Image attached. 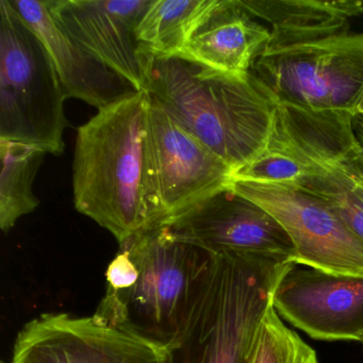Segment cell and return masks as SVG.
Listing matches in <instances>:
<instances>
[{
  "mask_svg": "<svg viewBox=\"0 0 363 363\" xmlns=\"http://www.w3.org/2000/svg\"><path fill=\"white\" fill-rule=\"evenodd\" d=\"M145 91L99 109L76 133L73 194L76 210L118 243L156 226L148 177Z\"/></svg>",
  "mask_w": 363,
  "mask_h": 363,
  "instance_id": "obj_1",
  "label": "cell"
},
{
  "mask_svg": "<svg viewBox=\"0 0 363 363\" xmlns=\"http://www.w3.org/2000/svg\"><path fill=\"white\" fill-rule=\"evenodd\" d=\"M145 92L235 174L264 150L275 106L250 73H222L180 57L150 55Z\"/></svg>",
  "mask_w": 363,
  "mask_h": 363,
  "instance_id": "obj_2",
  "label": "cell"
},
{
  "mask_svg": "<svg viewBox=\"0 0 363 363\" xmlns=\"http://www.w3.org/2000/svg\"><path fill=\"white\" fill-rule=\"evenodd\" d=\"M291 263L211 256L201 293L172 343L173 363H248L255 333Z\"/></svg>",
  "mask_w": 363,
  "mask_h": 363,
  "instance_id": "obj_3",
  "label": "cell"
},
{
  "mask_svg": "<svg viewBox=\"0 0 363 363\" xmlns=\"http://www.w3.org/2000/svg\"><path fill=\"white\" fill-rule=\"evenodd\" d=\"M248 73L277 113L354 121L363 93V35L348 29L301 43L267 45Z\"/></svg>",
  "mask_w": 363,
  "mask_h": 363,
  "instance_id": "obj_4",
  "label": "cell"
},
{
  "mask_svg": "<svg viewBox=\"0 0 363 363\" xmlns=\"http://www.w3.org/2000/svg\"><path fill=\"white\" fill-rule=\"evenodd\" d=\"M120 246L135 263L137 280L122 292H106L96 313L172 345L201 293L211 256L163 226Z\"/></svg>",
  "mask_w": 363,
  "mask_h": 363,
  "instance_id": "obj_5",
  "label": "cell"
},
{
  "mask_svg": "<svg viewBox=\"0 0 363 363\" xmlns=\"http://www.w3.org/2000/svg\"><path fill=\"white\" fill-rule=\"evenodd\" d=\"M48 48L10 0H0V139L60 156L67 99Z\"/></svg>",
  "mask_w": 363,
  "mask_h": 363,
  "instance_id": "obj_6",
  "label": "cell"
},
{
  "mask_svg": "<svg viewBox=\"0 0 363 363\" xmlns=\"http://www.w3.org/2000/svg\"><path fill=\"white\" fill-rule=\"evenodd\" d=\"M11 363H173L172 346L95 312L44 313L27 323Z\"/></svg>",
  "mask_w": 363,
  "mask_h": 363,
  "instance_id": "obj_7",
  "label": "cell"
},
{
  "mask_svg": "<svg viewBox=\"0 0 363 363\" xmlns=\"http://www.w3.org/2000/svg\"><path fill=\"white\" fill-rule=\"evenodd\" d=\"M150 99L148 177L159 225L233 188L235 171Z\"/></svg>",
  "mask_w": 363,
  "mask_h": 363,
  "instance_id": "obj_8",
  "label": "cell"
},
{
  "mask_svg": "<svg viewBox=\"0 0 363 363\" xmlns=\"http://www.w3.org/2000/svg\"><path fill=\"white\" fill-rule=\"evenodd\" d=\"M233 190L264 208L294 244L296 264L339 275H363V242L327 201L303 189L233 182Z\"/></svg>",
  "mask_w": 363,
  "mask_h": 363,
  "instance_id": "obj_9",
  "label": "cell"
},
{
  "mask_svg": "<svg viewBox=\"0 0 363 363\" xmlns=\"http://www.w3.org/2000/svg\"><path fill=\"white\" fill-rule=\"evenodd\" d=\"M157 226L210 256L242 255L296 264L294 244L284 227L264 208L233 188Z\"/></svg>",
  "mask_w": 363,
  "mask_h": 363,
  "instance_id": "obj_10",
  "label": "cell"
},
{
  "mask_svg": "<svg viewBox=\"0 0 363 363\" xmlns=\"http://www.w3.org/2000/svg\"><path fill=\"white\" fill-rule=\"evenodd\" d=\"M272 305L312 339L363 343V275L293 264L276 286Z\"/></svg>",
  "mask_w": 363,
  "mask_h": 363,
  "instance_id": "obj_11",
  "label": "cell"
},
{
  "mask_svg": "<svg viewBox=\"0 0 363 363\" xmlns=\"http://www.w3.org/2000/svg\"><path fill=\"white\" fill-rule=\"evenodd\" d=\"M154 0H46L55 22L97 60L145 91L150 54L138 27Z\"/></svg>",
  "mask_w": 363,
  "mask_h": 363,
  "instance_id": "obj_12",
  "label": "cell"
},
{
  "mask_svg": "<svg viewBox=\"0 0 363 363\" xmlns=\"http://www.w3.org/2000/svg\"><path fill=\"white\" fill-rule=\"evenodd\" d=\"M48 48L67 99H77L97 110L138 91L122 76L97 60L55 22L46 0H10Z\"/></svg>",
  "mask_w": 363,
  "mask_h": 363,
  "instance_id": "obj_13",
  "label": "cell"
},
{
  "mask_svg": "<svg viewBox=\"0 0 363 363\" xmlns=\"http://www.w3.org/2000/svg\"><path fill=\"white\" fill-rule=\"evenodd\" d=\"M269 39L271 30L252 18L239 0H220L177 57L214 71L244 76Z\"/></svg>",
  "mask_w": 363,
  "mask_h": 363,
  "instance_id": "obj_14",
  "label": "cell"
},
{
  "mask_svg": "<svg viewBox=\"0 0 363 363\" xmlns=\"http://www.w3.org/2000/svg\"><path fill=\"white\" fill-rule=\"evenodd\" d=\"M252 18L271 25L278 43H296L313 35L350 29V21L363 16V0H239Z\"/></svg>",
  "mask_w": 363,
  "mask_h": 363,
  "instance_id": "obj_15",
  "label": "cell"
},
{
  "mask_svg": "<svg viewBox=\"0 0 363 363\" xmlns=\"http://www.w3.org/2000/svg\"><path fill=\"white\" fill-rule=\"evenodd\" d=\"M220 0H154L138 27V39L147 54L178 56Z\"/></svg>",
  "mask_w": 363,
  "mask_h": 363,
  "instance_id": "obj_16",
  "label": "cell"
},
{
  "mask_svg": "<svg viewBox=\"0 0 363 363\" xmlns=\"http://www.w3.org/2000/svg\"><path fill=\"white\" fill-rule=\"evenodd\" d=\"M46 154L35 146L0 139V228L4 233L39 207L33 182Z\"/></svg>",
  "mask_w": 363,
  "mask_h": 363,
  "instance_id": "obj_17",
  "label": "cell"
},
{
  "mask_svg": "<svg viewBox=\"0 0 363 363\" xmlns=\"http://www.w3.org/2000/svg\"><path fill=\"white\" fill-rule=\"evenodd\" d=\"M248 363H320V360L315 350L286 326L272 305L255 333Z\"/></svg>",
  "mask_w": 363,
  "mask_h": 363,
  "instance_id": "obj_18",
  "label": "cell"
},
{
  "mask_svg": "<svg viewBox=\"0 0 363 363\" xmlns=\"http://www.w3.org/2000/svg\"><path fill=\"white\" fill-rule=\"evenodd\" d=\"M346 164L329 173L306 178L292 186L327 201L350 231L363 242V201L354 190Z\"/></svg>",
  "mask_w": 363,
  "mask_h": 363,
  "instance_id": "obj_19",
  "label": "cell"
},
{
  "mask_svg": "<svg viewBox=\"0 0 363 363\" xmlns=\"http://www.w3.org/2000/svg\"><path fill=\"white\" fill-rule=\"evenodd\" d=\"M354 129L357 140L361 146V152L357 158L348 162L350 167L363 175V116H357L354 120Z\"/></svg>",
  "mask_w": 363,
  "mask_h": 363,
  "instance_id": "obj_20",
  "label": "cell"
},
{
  "mask_svg": "<svg viewBox=\"0 0 363 363\" xmlns=\"http://www.w3.org/2000/svg\"><path fill=\"white\" fill-rule=\"evenodd\" d=\"M346 171H347L348 175H350V179H352V184H354V190L358 193L359 196L363 201V175L362 174L358 173V172L354 171L350 165H345Z\"/></svg>",
  "mask_w": 363,
  "mask_h": 363,
  "instance_id": "obj_21",
  "label": "cell"
},
{
  "mask_svg": "<svg viewBox=\"0 0 363 363\" xmlns=\"http://www.w3.org/2000/svg\"><path fill=\"white\" fill-rule=\"evenodd\" d=\"M363 116V93L362 95H361L360 99H359L358 105H357L356 116Z\"/></svg>",
  "mask_w": 363,
  "mask_h": 363,
  "instance_id": "obj_22",
  "label": "cell"
},
{
  "mask_svg": "<svg viewBox=\"0 0 363 363\" xmlns=\"http://www.w3.org/2000/svg\"><path fill=\"white\" fill-rule=\"evenodd\" d=\"M1 363H6V362H4V361H3V362H1Z\"/></svg>",
  "mask_w": 363,
  "mask_h": 363,
  "instance_id": "obj_23",
  "label": "cell"
}]
</instances>
